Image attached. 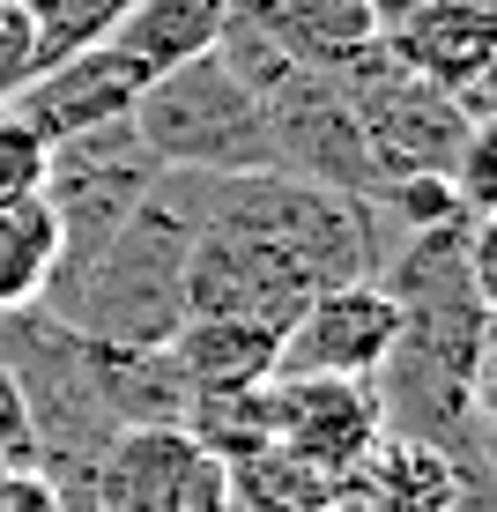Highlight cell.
<instances>
[{
    "instance_id": "cell-12",
    "label": "cell",
    "mask_w": 497,
    "mask_h": 512,
    "mask_svg": "<svg viewBox=\"0 0 497 512\" xmlns=\"http://www.w3.org/2000/svg\"><path fill=\"white\" fill-rule=\"evenodd\" d=\"M223 23H230V0H134L104 45H119L141 75L156 82V75H171V67L216 52Z\"/></svg>"
},
{
    "instance_id": "cell-9",
    "label": "cell",
    "mask_w": 497,
    "mask_h": 512,
    "mask_svg": "<svg viewBox=\"0 0 497 512\" xmlns=\"http://www.w3.org/2000/svg\"><path fill=\"white\" fill-rule=\"evenodd\" d=\"M349 498H357V512H460L475 498V475L453 453H438L431 438L379 431V446L349 475Z\"/></svg>"
},
{
    "instance_id": "cell-3",
    "label": "cell",
    "mask_w": 497,
    "mask_h": 512,
    "mask_svg": "<svg viewBox=\"0 0 497 512\" xmlns=\"http://www.w3.org/2000/svg\"><path fill=\"white\" fill-rule=\"evenodd\" d=\"M164 179L149 149H141L134 119H112V127H90L75 141H52V171H45V208L60 223V268L45 282V320L75 297V282L90 275V260L112 245V231L149 201V186Z\"/></svg>"
},
{
    "instance_id": "cell-2",
    "label": "cell",
    "mask_w": 497,
    "mask_h": 512,
    "mask_svg": "<svg viewBox=\"0 0 497 512\" xmlns=\"http://www.w3.org/2000/svg\"><path fill=\"white\" fill-rule=\"evenodd\" d=\"M134 134L164 171H193V179H230V171H275V141L260 119L253 90L230 75L223 52L156 75L134 97Z\"/></svg>"
},
{
    "instance_id": "cell-13",
    "label": "cell",
    "mask_w": 497,
    "mask_h": 512,
    "mask_svg": "<svg viewBox=\"0 0 497 512\" xmlns=\"http://www.w3.org/2000/svg\"><path fill=\"white\" fill-rule=\"evenodd\" d=\"M52 268H60V223H52L45 193L0 201V320H23L45 305Z\"/></svg>"
},
{
    "instance_id": "cell-15",
    "label": "cell",
    "mask_w": 497,
    "mask_h": 512,
    "mask_svg": "<svg viewBox=\"0 0 497 512\" xmlns=\"http://www.w3.org/2000/svg\"><path fill=\"white\" fill-rule=\"evenodd\" d=\"M45 171H52V141L30 127L15 104H0V201L45 193Z\"/></svg>"
},
{
    "instance_id": "cell-11",
    "label": "cell",
    "mask_w": 497,
    "mask_h": 512,
    "mask_svg": "<svg viewBox=\"0 0 497 512\" xmlns=\"http://www.w3.org/2000/svg\"><path fill=\"white\" fill-rule=\"evenodd\" d=\"M171 372L186 379L193 401H223V394H253L260 379H275L282 357V327L275 320H186L164 342Z\"/></svg>"
},
{
    "instance_id": "cell-8",
    "label": "cell",
    "mask_w": 497,
    "mask_h": 512,
    "mask_svg": "<svg viewBox=\"0 0 497 512\" xmlns=\"http://www.w3.org/2000/svg\"><path fill=\"white\" fill-rule=\"evenodd\" d=\"M141 90H149V75H141L119 45H82V52H67V60L38 67V75H30L8 104L45 141H75V134H90V127L127 119Z\"/></svg>"
},
{
    "instance_id": "cell-5",
    "label": "cell",
    "mask_w": 497,
    "mask_h": 512,
    "mask_svg": "<svg viewBox=\"0 0 497 512\" xmlns=\"http://www.w3.org/2000/svg\"><path fill=\"white\" fill-rule=\"evenodd\" d=\"M334 82H342V97H349V112H357V127H364L386 179H408V171H446L453 179L460 149L475 141V119L460 112L446 90H431L423 75H408L386 45L357 52Z\"/></svg>"
},
{
    "instance_id": "cell-17",
    "label": "cell",
    "mask_w": 497,
    "mask_h": 512,
    "mask_svg": "<svg viewBox=\"0 0 497 512\" xmlns=\"http://www.w3.org/2000/svg\"><path fill=\"white\" fill-rule=\"evenodd\" d=\"M0 512H60V490H52L45 468H0Z\"/></svg>"
},
{
    "instance_id": "cell-14",
    "label": "cell",
    "mask_w": 497,
    "mask_h": 512,
    "mask_svg": "<svg viewBox=\"0 0 497 512\" xmlns=\"http://www.w3.org/2000/svg\"><path fill=\"white\" fill-rule=\"evenodd\" d=\"M15 8L30 15L38 67H52V60H67V52H82V45H104L134 0H15Z\"/></svg>"
},
{
    "instance_id": "cell-7",
    "label": "cell",
    "mask_w": 497,
    "mask_h": 512,
    "mask_svg": "<svg viewBox=\"0 0 497 512\" xmlns=\"http://www.w3.org/2000/svg\"><path fill=\"white\" fill-rule=\"evenodd\" d=\"M401 334V305L379 290V282H342V290H319L290 312L282 327V357L275 372L290 379H364L386 364Z\"/></svg>"
},
{
    "instance_id": "cell-10",
    "label": "cell",
    "mask_w": 497,
    "mask_h": 512,
    "mask_svg": "<svg viewBox=\"0 0 497 512\" xmlns=\"http://www.w3.org/2000/svg\"><path fill=\"white\" fill-rule=\"evenodd\" d=\"M230 23L260 30L268 45H282L290 60L319 67V75H342L357 52L379 45L371 0H230Z\"/></svg>"
},
{
    "instance_id": "cell-6",
    "label": "cell",
    "mask_w": 497,
    "mask_h": 512,
    "mask_svg": "<svg viewBox=\"0 0 497 512\" xmlns=\"http://www.w3.org/2000/svg\"><path fill=\"white\" fill-rule=\"evenodd\" d=\"M371 23L408 75L446 90L475 127L490 119V52H497L490 0H371Z\"/></svg>"
},
{
    "instance_id": "cell-1",
    "label": "cell",
    "mask_w": 497,
    "mask_h": 512,
    "mask_svg": "<svg viewBox=\"0 0 497 512\" xmlns=\"http://www.w3.org/2000/svg\"><path fill=\"white\" fill-rule=\"evenodd\" d=\"M201 231L193 208V179L164 171L149 186V201L112 231V245L90 260V275L75 282L52 320L82 342H112V349H164L186 327V253Z\"/></svg>"
},
{
    "instance_id": "cell-16",
    "label": "cell",
    "mask_w": 497,
    "mask_h": 512,
    "mask_svg": "<svg viewBox=\"0 0 497 512\" xmlns=\"http://www.w3.org/2000/svg\"><path fill=\"white\" fill-rule=\"evenodd\" d=\"M38 75V45H30V15L15 0H0V104Z\"/></svg>"
},
{
    "instance_id": "cell-4",
    "label": "cell",
    "mask_w": 497,
    "mask_h": 512,
    "mask_svg": "<svg viewBox=\"0 0 497 512\" xmlns=\"http://www.w3.org/2000/svg\"><path fill=\"white\" fill-rule=\"evenodd\" d=\"M90 512H238V483L193 423H119L97 446Z\"/></svg>"
}]
</instances>
